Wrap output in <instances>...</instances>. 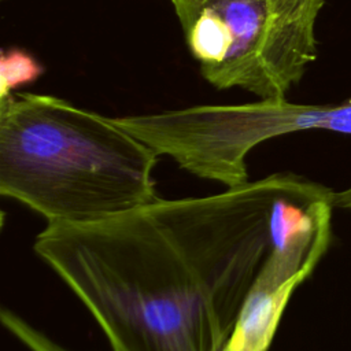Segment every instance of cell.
<instances>
[{"mask_svg": "<svg viewBox=\"0 0 351 351\" xmlns=\"http://www.w3.org/2000/svg\"><path fill=\"white\" fill-rule=\"evenodd\" d=\"M273 173L203 197H158L89 223H47L34 254L112 351H222L271 240Z\"/></svg>", "mask_w": 351, "mask_h": 351, "instance_id": "obj_1", "label": "cell"}, {"mask_svg": "<svg viewBox=\"0 0 351 351\" xmlns=\"http://www.w3.org/2000/svg\"><path fill=\"white\" fill-rule=\"evenodd\" d=\"M158 158L114 118L51 95L0 97V193L47 223L96 222L158 199Z\"/></svg>", "mask_w": 351, "mask_h": 351, "instance_id": "obj_2", "label": "cell"}, {"mask_svg": "<svg viewBox=\"0 0 351 351\" xmlns=\"http://www.w3.org/2000/svg\"><path fill=\"white\" fill-rule=\"evenodd\" d=\"M114 119L159 156H170L182 170L237 188L250 181L247 154L266 140L310 129L351 134V99L329 106L296 104L285 97L259 99Z\"/></svg>", "mask_w": 351, "mask_h": 351, "instance_id": "obj_3", "label": "cell"}, {"mask_svg": "<svg viewBox=\"0 0 351 351\" xmlns=\"http://www.w3.org/2000/svg\"><path fill=\"white\" fill-rule=\"evenodd\" d=\"M206 7L225 23L223 62L203 73L218 89L280 99L317 56L315 19L325 0H170Z\"/></svg>", "mask_w": 351, "mask_h": 351, "instance_id": "obj_4", "label": "cell"}, {"mask_svg": "<svg viewBox=\"0 0 351 351\" xmlns=\"http://www.w3.org/2000/svg\"><path fill=\"white\" fill-rule=\"evenodd\" d=\"M335 192L302 176L276 199L271 250L251 285L222 351H267L295 289L332 240Z\"/></svg>", "mask_w": 351, "mask_h": 351, "instance_id": "obj_5", "label": "cell"}, {"mask_svg": "<svg viewBox=\"0 0 351 351\" xmlns=\"http://www.w3.org/2000/svg\"><path fill=\"white\" fill-rule=\"evenodd\" d=\"M43 73V64L32 53L21 48L4 49L0 55V97L36 81Z\"/></svg>", "mask_w": 351, "mask_h": 351, "instance_id": "obj_6", "label": "cell"}, {"mask_svg": "<svg viewBox=\"0 0 351 351\" xmlns=\"http://www.w3.org/2000/svg\"><path fill=\"white\" fill-rule=\"evenodd\" d=\"M0 321L3 326L30 351H70L7 307L0 310Z\"/></svg>", "mask_w": 351, "mask_h": 351, "instance_id": "obj_7", "label": "cell"}, {"mask_svg": "<svg viewBox=\"0 0 351 351\" xmlns=\"http://www.w3.org/2000/svg\"><path fill=\"white\" fill-rule=\"evenodd\" d=\"M333 203H335V207L351 210V186H348L344 191L335 192Z\"/></svg>", "mask_w": 351, "mask_h": 351, "instance_id": "obj_8", "label": "cell"}]
</instances>
